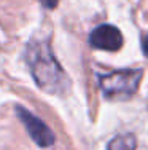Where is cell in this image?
I'll return each instance as SVG.
<instances>
[{
    "instance_id": "cell-1",
    "label": "cell",
    "mask_w": 148,
    "mask_h": 150,
    "mask_svg": "<svg viewBox=\"0 0 148 150\" xmlns=\"http://www.w3.org/2000/svg\"><path fill=\"white\" fill-rule=\"evenodd\" d=\"M24 58L34 81L40 90L49 94H62L67 91L70 81L56 59L48 40H30L26 46Z\"/></svg>"
},
{
    "instance_id": "cell-2",
    "label": "cell",
    "mask_w": 148,
    "mask_h": 150,
    "mask_svg": "<svg viewBox=\"0 0 148 150\" xmlns=\"http://www.w3.org/2000/svg\"><path fill=\"white\" fill-rule=\"evenodd\" d=\"M142 69H121L99 77V86L105 99L128 101L139 90L142 81Z\"/></svg>"
},
{
    "instance_id": "cell-3",
    "label": "cell",
    "mask_w": 148,
    "mask_h": 150,
    "mask_svg": "<svg viewBox=\"0 0 148 150\" xmlns=\"http://www.w3.org/2000/svg\"><path fill=\"white\" fill-rule=\"evenodd\" d=\"M16 110V115L18 118L21 120V123L24 125L26 131L29 133L30 139L38 145V147H51L54 145L56 142V136L49 129V126L45 123L41 118H38L37 115H34L30 110H27L26 107L22 105H16L15 107Z\"/></svg>"
},
{
    "instance_id": "cell-4",
    "label": "cell",
    "mask_w": 148,
    "mask_h": 150,
    "mask_svg": "<svg viewBox=\"0 0 148 150\" xmlns=\"http://www.w3.org/2000/svg\"><path fill=\"white\" fill-rule=\"evenodd\" d=\"M123 43V34L113 24H100L89 34V45L96 50L115 53L121 50Z\"/></svg>"
},
{
    "instance_id": "cell-5",
    "label": "cell",
    "mask_w": 148,
    "mask_h": 150,
    "mask_svg": "<svg viewBox=\"0 0 148 150\" xmlns=\"http://www.w3.org/2000/svg\"><path fill=\"white\" fill-rule=\"evenodd\" d=\"M137 149V137L131 133L115 136L107 145V150H135Z\"/></svg>"
},
{
    "instance_id": "cell-6",
    "label": "cell",
    "mask_w": 148,
    "mask_h": 150,
    "mask_svg": "<svg viewBox=\"0 0 148 150\" xmlns=\"http://www.w3.org/2000/svg\"><path fill=\"white\" fill-rule=\"evenodd\" d=\"M40 2H41V5H43L46 10H54L56 6H58L59 0H40Z\"/></svg>"
},
{
    "instance_id": "cell-7",
    "label": "cell",
    "mask_w": 148,
    "mask_h": 150,
    "mask_svg": "<svg viewBox=\"0 0 148 150\" xmlns=\"http://www.w3.org/2000/svg\"><path fill=\"white\" fill-rule=\"evenodd\" d=\"M140 46H142V51H143V54H145V58L148 59V34L142 37V40H140Z\"/></svg>"
}]
</instances>
